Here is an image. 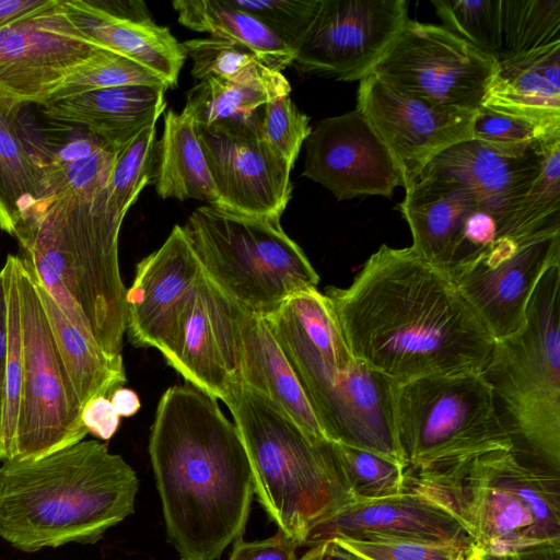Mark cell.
<instances>
[{
    "instance_id": "obj_1",
    "label": "cell",
    "mask_w": 560,
    "mask_h": 560,
    "mask_svg": "<svg viewBox=\"0 0 560 560\" xmlns=\"http://www.w3.org/2000/svg\"><path fill=\"white\" fill-rule=\"evenodd\" d=\"M351 353L397 385L483 373L494 339L448 273L381 245L347 288L325 289Z\"/></svg>"
},
{
    "instance_id": "obj_2",
    "label": "cell",
    "mask_w": 560,
    "mask_h": 560,
    "mask_svg": "<svg viewBox=\"0 0 560 560\" xmlns=\"http://www.w3.org/2000/svg\"><path fill=\"white\" fill-rule=\"evenodd\" d=\"M167 537L180 560H218L243 537L254 497L235 423L189 385L161 396L149 440Z\"/></svg>"
},
{
    "instance_id": "obj_3",
    "label": "cell",
    "mask_w": 560,
    "mask_h": 560,
    "mask_svg": "<svg viewBox=\"0 0 560 560\" xmlns=\"http://www.w3.org/2000/svg\"><path fill=\"white\" fill-rule=\"evenodd\" d=\"M136 471L105 443L80 441L31 460L0 466V536L36 552L96 544L135 512Z\"/></svg>"
},
{
    "instance_id": "obj_4",
    "label": "cell",
    "mask_w": 560,
    "mask_h": 560,
    "mask_svg": "<svg viewBox=\"0 0 560 560\" xmlns=\"http://www.w3.org/2000/svg\"><path fill=\"white\" fill-rule=\"evenodd\" d=\"M265 318L326 438L407 468L395 422L398 385L351 353L327 299L304 295Z\"/></svg>"
},
{
    "instance_id": "obj_5",
    "label": "cell",
    "mask_w": 560,
    "mask_h": 560,
    "mask_svg": "<svg viewBox=\"0 0 560 560\" xmlns=\"http://www.w3.org/2000/svg\"><path fill=\"white\" fill-rule=\"evenodd\" d=\"M223 402L245 445L254 494L278 530L302 547L315 522L353 502L334 442L313 440L242 382Z\"/></svg>"
},
{
    "instance_id": "obj_6",
    "label": "cell",
    "mask_w": 560,
    "mask_h": 560,
    "mask_svg": "<svg viewBox=\"0 0 560 560\" xmlns=\"http://www.w3.org/2000/svg\"><path fill=\"white\" fill-rule=\"evenodd\" d=\"M406 483L452 509L483 555L508 557L560 542L559 474L524 464L514 450L483 454L435 480Z\"/></svg>"
},
{
    "instance_id": "obj_7",
    "label": "cell",
    "mask_w": 560,
    "mask_h": 560,
    "mask_svg": "<svg viewBox=\"0 0 560 560\" xmlns=\"http://www.w3.org/2000/svg\"><path fill=\"white\" fill-rule=\"evenodd\" d=\"M395 422L406 477L417 481L456 472L483 454L515 448L481 373L423 377L398 385Z\"/></svg>"
},
{
    "instance_id": "obj_8",
    "label": "cell",
    "mask_w": 560,
    "mask_h": 560,
    "mask_svg": "<svg viewBox=\"0 0 560 560\" xmlns=\"http://www.w3.org/2000/svg\"><path fill=\"white\" fill-rule=\"evenodd\" d=\"M182 228L203 273L249 314L267 317L292 295L317 289L318 273L278 218L206 205Z\"/></svg>"
},
{
    "instance_id": "obj_9",
    "label": "cell",
    "mask_w": 560,
    "mask_h": 560,
    "mask_svg": "<svg viewBox=\"0 0 560 560\" xmlns=\"http://www.w3.org/2000/svg\"><path fill=\"white\" fill-rule=\"evenodd\" d=\"M506 425L549 470H560V264L540 279L526 320L495 340L483 371Z\"/></svg>"
},
{
    "instance_id": "obj_10",
    "label": "cell",
    "mask_w": 560,
    "mask_h": 560,
    "mask_svg": "<svg viewBox=\"0 0 560 560\" xmlns=\"http://www.w3.org/2000/svg\"><path fill=\"white\" fill-rule=\"evenodd\" d=\"M22 335L21 402L13 458L31 460L73 445L89 433L82 407L56 347L35 273L15 255Z\"/></svg>"
},
{
    "instance_id": "obj_11",
    "label": "cell",
    "mask_w": 560,
    "mask_h": 560,
    "mask_svg": "<svg viewBox=\"0 0 560 560\" xmlns=\"http://www.w3.org/2000/svg\"><path fill=\"white\" fill-rule=\"evenodd\" d=\"M43 215L71 264L77 302L94 340L105 352L121 354L127 292L118 261L122 221L109 211L107 190L49 198Z\"/></svg>"
},
{
    "instance_id": "obj_12",
    "label": "cell",
    "mask_w": 560,
    "mask_h": 560,
    "mask_svg": "<svg viewBox=\"0 0 560 560\" xmlns=\"http://www.w3.org/2000/svg\"><path fill=\"white\" fill-rule=\"evenodd\" d=\"M498 61L441 25L408 19L369 74L450 110L475 114Z\"/></svg>"
},
{
    "instance_id": "obj_13",
    "label": "cell",
    "mask_w": 560,
    "mask_h": 560,
    "mask_svg": "<svg viewBox=\"0 0 560 560\" xmlns=\"http://www.w3.org/2000/svg\"><path fill=\"white\" fill-rule=\"evenodd\" d=\"M102 49L73 25L62 0H50L0 28V98L40 106Z\"/></svg>"
},
{
    "instance_id": "obj_14",
    "label": "cell",
    "mask_w": 560,
    "mask_h": 560,
    "mask_svg": "<svg viewBox=\"0 0 560 560\" xmlns=\"http://www.w3.org/2000/svg\"><path fill=\"white\" fill-rule=\"evenodd\" d=\"M560 264V229L499 238L450 277L494 340L517 332L546 271Z\"/></svg>"
},
{
    "instance_id": "obj_15",
    "label": "cell",
    "mask_w": 560,
    "mask_h": 560,
    "mask_svg": "<svg viewBox=\"0 0 560 560\" xmlns=\"http://www.w3.org/2000/svg\"><path fill=\"white\" fill-rule=\"evenodd\" d=\"M408 19L406 0H320L291 66L303 74L360 81Z\"/></svg>"
},
{
    "instance_id": "obj_16",
    "label": "cell",
    "mask_w": 560,
    "mask_h": 560,
    "mask_svg": "<svg viewBox=\"0 0 560 560\" xmlns=\"http://www.w3.org/2000/svg\"><path fill=\"white\" fill-rule=\"evenodd\" d=\"M244 312L201 269L159 351L187 384L223 401L241 382Z\"/></svg>"
},
{
    "instance_id": "obj_17",
    "label": "cell",
    "mask_w": 560,
    "mask_h": 560,
    "mask_svg": "<svg viewBox=\"0 0 560 560\" xmlns=\"http://www.w3.org/2000/svg\"><path fill=\"white\" fill-rule=\"evenodd\" d=\"M259 112L208 127L196 125L197 132L219 208L280 219L292 195V170L261 140Z\"/></svg>"
},
{
    "instance_id": "obj_18",
    "label": "cell",
    "mask_w": 560,
    "mask_h": 560,
    "mask_svg": "<svg viewBox=\"0 0 560 560\" xmlns=\"http://www.w3.org/2000/svg\"><path fill=\"white\" fill-rule=\"evenodd\" d=\"M394 159L407 188L447 148L471 139L475 114L435 106L373 74L360 80L357 106Z\"/></svg>"
},
{
    "instance_id": "obj_19",
    "label": "cell",
    "mask_w": 560,
    "mask_h": 560,
    "mask_svg": "<svg viewBox=\"0 0 560 560\" xmlns=\"http://www.w3.org/2000/svg\"><path fill=\"white\" fill-rule=\"evenodd\" d=\"M304 144L302 176L320 184L339 201L390 197L401 186L389 151L355 108L319 120Z\"/></svg>"
},
{
    "instance_id": "obj_20",
    "label": "cell",
    "mask_w": 560,
    "mask_h": 560,
    "mask_svg": "<svg viewBox=\"0 0 560 560\" xmlns=\"http://www.w3.org/2000/svg\"><path fill=\"white\" fill-rule=\"evenodd\" d=\"M406 487L399 494L354 501L318 520L302 547L369 535L475 545L467 525L444 502L422 488Z\"/></svg>"
},
{
    "instance_id": "obj_21",
    "label": "cell",
    "mask_w": 560,
    "mask_h": 560,
    "mask_svg": "<svg viewBox=\"0 0 560 560\" xmlns=\"http://www.w3.org/2000/svg\"><path fill=\"white\" fill-rule=\"evenodd\" d=\"M200 272L182 225H174L164 243L138 262L126 292V334L132 346L160 349Z\"/></svg>"
},
{
    "instance_id": "obj_22",
    "label": "cell",
    "mask_w": 560,
    "mask_h": 560,
    "mask_svg": "<svg viewBox=\"0 0 560 560\" xmlns=\"http://www.w3.org/2000/svg\"><path fill=\"white\" fill-rule=\"evenodd\" d=\"M548 148L510 154L468 139L433 158L418 177L454 180L469 187L483 209L497 219L501 238L509 219L536 178Z\"/></svg>"
},
{
    "instance_id": "obj_23",
    "label": "cell",
    "mask_w": 560,
    "mask_h": 560,
    "mask_svg": "<svg viewBox=\"0 0 560 560\" xmlns=\"http://www.w3.org/2000/svg\"><path fill=\"white\" fill-rule=\"evenodd\" d=\"M397 206L422 258L451 273L458 265L468 221L483 208L467 186L447 179L418 177Z\"/></svg>"
},
{
    "instance_id": "obj_24",
    "label": "cell",
    "mask_w": 560,
    "mask_h": 560,
    "mask_svg": "<svg viewBox=\"0 0 560 560\" xmlns=\"http://www.w3.org/2000/svg\"><path fill=\"white\" fill-rule=\"evenodd\" d=\"M165 89L132 85L94 90L40 105L48 119L79 126L108 147L121 150L165 109Z\"/></svg>"
},
{
    "instance_id": "obj_25",
    "label": "cell",
    "mask_w": 560,
    "mask_h": 560,
    "mask_svg": "<svg viewBox=\"0 0 560 560\" xmlns=\"http://www.w3.org/2000/svg\"><path fill=\"white\" fill-rule=\"evenodd\" d=\"M62 3L73 25L94 44L148 68L170 89L176 86L186 55L167 27L115 16L92 0Z\"/></svg>"
},
{
    "instance_id": "obj_26",
    "label": "cell",
    "mask_w": 560,
    "mask_h": 560,
    "mask_svg": "<svg viewBox=\"0 0 560 560\" xmlns=\"http://www.w3.org/2000/svg\"><path fill=\"white\" fill-rule=\"evenodd\" d=\"M241 382L277 405L313 440H328L267 319L246 311L241 323Z\"/></svg>"
},
{
    "instance_id": "obj_27",
    "label": "cell",
    "mask_w": 560,
    "mask_h": 560,
    "mask_svg": "<svg viewBox=\"0 0 560 560\" xmlns=\"http://www.w3.org/2000/svg\"><path fill=\"white\" fill-rule=\"evenodd\" d=\"M482 106L560 125V42L498 62Z\"/></svg>"
},
{
    "instance_id": "obj_28",
    "label": "cell",
    "mask_w": 560,
    "mask_h": 560,
    "mask_svg": "<svg viewBox=\"0 0 560 560\" xmlns=\"http://www.w3.org/2000/svg\"><path fill=\"white\" fill-rule=\"evenodd\" d=\"M21 108L0 98V230L14 237L47 200L43 166L25 141Z\"/></svg>"
},
{
    "instance_id": "obj_29",
    "label": "cell",
    "mask_w": 560,
    "mask_h": 560,
    "mask_svg": "<svg viewBox=\"0 0 560 560\" xmlns=\"http://www.w3.org/2000/svg\"><path fill=\"white\" fill-rule=\"evenodd\" d=\"M154 184L163 199L191 198L220 206L196 122L184 109L180 113L170 109L164 115L163 133L156 145Z\"/></svg>"
},
{
    "instance_id": "obj_30",
    "label": "cell",
    "mask_w": 560,
    "mask_h": 560,
    "mask_svg": "<svg viewBox=\"0 0 560 560\" xmlns=\"http://www.w3.org/2000/svg\"><path fill=\"white\" fill-rule=\"evenodd\" d=\"M36 283L56 347L82 409L96 397L109 398L115 389L127 382L121 354L105 352L93 339L77 329L37 278Z\"/></svg>"
},
{
    "instance_id": "obj_31",
    "label": "cell",
    "mask_w": 560,
    "mask_h": 560,
    "mask_svg": "<svg viewBox=\"0 0 560 560\" xmlns=\"http://www.w3.org/2000/svg\"><path fill=\"white\" fill-rule=\"evenodd\" d=\"M172 5L185 27L241 44L273 71L281 72L294 59L295 52L268 27L225 0H176Z\"/></svg>"
},
{
    "instance_id": "obj_32",
    "label": "cell",
    "mask_w": 560,
    "mask_h": 560,
    "mask_svg": "<svg viewBox=\"0 0 560 560\" xmlns=\"http://www.w3.org/2000/svg\"><path fill=\"white\" fill-rule=\"evenodd\" d=\"M290 92L291 85L281 72L270 79L252 82L206 77L188 91L183 109L196 125L208 127L248 117L270 101L290 95Z\"/></svg>"
},
{
    "instance_id": "obj_33",
    "label": "cell",
    "mask_w": 560,
    "mask_h": 560,
    "mask_svg": "<svg viewBox=\"0 0 560 560\" xmlns=\"http://www.w3.org/2000/svg\"><path fill=\"white\" fill-rule=\"evenodd\" d=\"M560 229V141L544 154L539 172L509 219L502 237L521 240Z\"/></svg>"
},
{
    "instance_id": "obj_34",
    "label": "cell",
    "mask_w": 560,
    "mask_h": 560,
    "mask_svg": "<svg viewBox=\"0 0 560 560\" xmlns=\"http://www.w3.org/2000/svg\"><path fill=\"white\" fill-rule=\"evenodd\" d=\"M498 62L560 42V0H501Z\"/></svg>"
},
{
    "instance_id": "obj_35",
    "label": "cell",
    "mask_w": 560,
    "mask_h": 560,
    "mask_svg": "<svg viewBox=\"0 0 560 560\" xmlns=\"http://www.w3.org/2000/svg\"><path fill=\"white\" fill-rule=\"evenodd\" d=\"M156 145V122H152L117 153L107 186V207L120 221L154 180Z\"/></svg>"
},
{
    "instance_id": "obj_36",
    "label": "cell",
    "mask_w": 560,
    "mask_h": 560,
    "mask_svg": "<svg viewBox=\"0 0 560 560\" xmlns=\"http://www.w3.org/2000/svg\"><path fill=\"white\" fill-rule=\"evenodd\" d=\"M3 266L8 277V357L0 425V462L2 463L13 458L22 384V335L15 255H8Z\"/></svg>"
},
{
    "instance_id": "obj_37",
    "label": "cell",
    "mask_w": 560,
    "mask_h": 560,
    "mask_svg": "<svg viewBox=\"0 0 560 560\" xmlns=\"http://www.w3.org/2000/svg\"><path fill=\"white\" fill-rule=\"evenodd\" d=\"M186 57L192 61L196 80L214 77L230 82H252L270 79L279 72L266 67L245 46L235 42L207 37L182 43Z\"/></svg>"
},
{
    "instance_id": "obj_38",
    "label": "cell",
    "mask_w": 560,
    "mask_h": 560,
    "mask_svg": "<svg viewBox=\"0 0 560 560\" xmlns=\"http://www.w3.org/2000/svg\"><path fill=\"white\" fill-rule=\"evenodd\" d=\"M471 139L504 153L524 154L560 141V125L537 122L481 106L472 118Z\"/></svg>"
},
{
    "instance_id": "obj_39",
    "label": "cell",
    "mask_w": 560,
    "mask_h": 560,
    "mask_svg": "<svg viewBox=\"0 0 560 560\" xmlns=\"http://www.w3.org/2000/svg\"><path fill=\"white\" fill-rule=\"evenodd\" d=\"M132 85L170 89L158 74L140 63L102 49L72 75L46 102H52L85 92Z\"/></svg>"
},
{
    "instance_id": "obj_40",
    "label": "cell",
    "mask_w": 560,
    "mask_h": 560,
    "mask_svg": "<svg viewBox=\"0 0 560 560\" xmlns=\"http://www.w3.org/2000/svg\"><path fill=\"white\" fill-rule=\"evenodd\" d=\"M339 464L354 501L404 492L406 467L375 453L334 442Z\"/></svg>"
},
{
    "instance_id": "obj_41",
    "label": "cell",
    "mask_w": 560,
    "mask_h": 560,
    "mask_svg": "<svg viewBox=\"0 0 560 560\" xmlns=\"http://www.w3.org/2000/svg\"><path fill=\"white\" fill-rule=\"evenodd\" d=\"M443 27L497 61L502 51L501 0H432Z\"/></svg>"
},
{
    "instance_id": "obj_42",
    "label": "cell",
    "mask_w": 560,
    "mask_h": 560,
    "mask_svg": "<svg viewBox=\"0 0 560 560\" xmlns=\"http://www.w3.org/2000/svg\"><path fill=\"white\" fill-rule=\"evenodd\" d=\"M332 540L363 560H465L470 549L452 542L375 535Z\"/></svg>"
},
{
    "instance_id": "obj_43",
    "label": "cell",
    "mask_w": 560,
    "mask_h": 560,
    "mask_svg": "<svg viewBox=\"0 0 560 560\" xmlns=\"http://www.w3.org/2000/svg\"><path fill=\"white\" fill-rule=\"evenodd\" d=\"M311 131L310 117L299 110L290 95L275 98L260 108L259 136L291 170Z\"/></svg>"
},
{
    "instance_id": "obj_44",
    "label": "cell",
    "mask_w": 560,
    "mask_h": 560,
    "mask_svg": "<svg viewBox=\"0 0 560 560\" xmlns=\"http://www.w3.org/2000/svg\"><path fill=\"white\" fill-rule=\"evenodd\" d=\"M268 27L294 52L303 42L320 0H225Z\"/></svg>"
},
{
    "instance_id": "obj_45",
    "label": "cell",
    "mask_w": 560,
    "mask_h": 560,
    "mask_svg": "<svg viewBox=\"0 0 560 560\" xmlns=\"http://www.w3.org/2000/svg\"><path fill=\"white\" fill-rule=\"evenodd\" d=\"M298 544L280 530L268 539L245 541L238 538L228 560H299Z\"/></svg>"
},
{
    "instance_id": "obj_46",
    "label": "cell",
    "mask_w": 560,
    "mask_h": 560,
    "mask_svg": "<svg viewBox=\"0 0 560 560\" xmlns=\"http://www.w3.org/2000/svg\"><path fill=\"white\" fill-rule=\"evenodd\" d=\"M82 422L88 432L101 440H109L118 430L120 417L108 397H96L82 410Z\"/></svg>"
},
{
    "instance_id": "obj_47",
    "label": "cell",
    "mask_w": 560,
    "mask_h": 560,
    "mask_svg": "<svg viewBox=\"0 0 560 560\" xmlns=\"http://www.w3.org/2000/svg\"><path fill=\"white\" fill-rule=\"evenodd\" d=\"M8 357V277L4 266L0 269V425L3 384Z\"/></svg>"
},
{
    "instance_id": "obj_48",
    "label": "cell",
    "mask_w": 560,
    "mask_h": 560,
    "mask_svg": "<svg viewBox=\"0 0 560 560\" xmlns=\"http://www.w3.org/2000/svg\"><path fill=\"white\" fill-rule=\"evenodd\" d=\"M50 0H0V28L30 14Z\"/></svg>"
},
{
    "instance_id": "obj_49",
    "label": "cell",
    "mask_w": 560,
    "mask_h": 560,
    "mask_svg": "<svg viewBox=\"0 0 560 560\" xmlns=\"http://www.w3.org/2000/svg\"><path fill=\"white\" fill-rule=\"evenodd\" d=\"M299 560H363L351 553L335 540L329 539L308 547V550Z\"/></svg>"
},
{
    "instance_id": "obj_50",
    "label": "cell",
    "mask_w": 560,
    "mask_h": 560,
    "mask_svg": "<svg viewBox=\"0 0 560 560\" xmlns=\"http://www.w3.org/2000/svg\"><path fill=\"white\" fill-rule=\"evenodd\" d=\"M109 399L119 417H131L141 406L137 393L124 386L115 389Z\"/></svg>"
},
{
    "instance_id": "obj_51",
    "label": "cell",
    "mask_w": 560,
    "mask_h": 560,
    "mask_svg": "<svg viewBox=\"0 0 560 560\" xmlns=\"http://www.w3.org/2000/svg\"><path fill=\"white\" fill-rule=\"evenodd\" d=\"M508 560H560V542H546L520 550Z\"/></svg>"
},
{
    "instance_id": "obj_52",
    "label": "cell",
    "mask_w": 560,
    "mask_h": 560,
    "mask_svg": "<svg viewBox=\"0 0 560 560\" xmlns=\"http://www.w3.org/2000/svg\"><path fill=\"white\" fill-rule=\"evenodd\" d=\"M465 560H483L481 549L478 546L472 545L468 550Z\"/></svg>"
},
{
    "instance_id": "obj_53",
    "label": "cell",
    "mask_w": 560,
    "mask_h": 560,
    "mask_svg": "<svg viewBox=\"0 0 560 560\" xmlns=\"http://www.w3.org/2000/svg\"><path fill=\"white\" fill-rule=\"evenodd\" d=\"M482 559L483 560H508V557H503V556H489V555H483L482 553Z\"/></svg>"
}]
</instances>
